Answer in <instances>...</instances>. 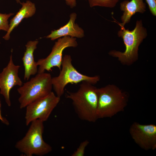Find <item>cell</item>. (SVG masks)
<instances>
[{"mask_svg": "<svg viewBox=\"0 0 156 156\" xmlns=\"http://www.w3.org/2000/svg\"><path fill=\"white\" fill-rule=\"evenodd\" d=\"M76 18V13H72L70 15V19L67 23L57 29L51 31V34L46 38H50L52 40L65 36L82 38L84 36V31L82 28L75 23Z\"/></svg>", "mask_w": 156, "mask_h": 156, "instance_id": "obj_11", "label": "cell"}, {"mask_svg": "<svg viewBox=\"0 0 156 156\" xmlns=\"http://www.w3.org/2000/svg\"><path fill=\"white\" fill-rule=\"evenodd\" d=\"M90 6H99L112 8L116 6L119 0H88Z\"/></svg>", "mask_w": 156, "mask_h": 156, "instance_id": "obj_15", "label": "cell"}, {"mask_svg": "<svg viewBox=\"0 0 156 156\" xmlns=\"http://www.w3.org/2000/svg\"><path fill=\"white\" fill-rule=\"evenodd\" d=\"M43 122L38 119L31 122L25 136L16 144L15 148L25 156H42L52 151L51 146L43 138Z\"/></svg>", "mask_w": 156, "mask_h": 156, "instance_id": "obj_4", "label": "cell"}, {"mask_svg": "<svg viewBox=\"0 0 156 156\" xmlns=\"http://www.w3.org/2000/svg\"><path fill=\"white\" fill-rule=\"evenodd\" d=\"M38 43L37 40L29 41L25 45L26 49L22 58L24 68V79L28 80L30 76L37 72L38 66L34 59V53Z\"/></svg>", "mask_w": 156, "mask_h": 156, "instance_id": "obj_13", "label": "cell"}, {"mask_svg": "<svg viewBox=\"0 0 156 156\" xmlns=\"http://www.w3.org/2000/svg\"><path fill=\"white\" fill-rule=\"evenodd\" d=\"M59 75L52 78L53 88L56 95L59 97L63 95L65 88L68 83L86 81L94 85L100 80L99 76H89L79 73L73 66L69 55H66L63 57Z\"/></svg>", "mask_w": 156, "mask_h": 156, "instance_id": "obj_6", "label": "cell"}, {"mask_svg": "<svg viewBox=\"0 0 156 156\" xmlns=\"http://www.w3.org/2000/svg\"><path fill=\"white\" fill-rule=\"evenodd\" d=\"M120 26V29L117 34L123 40L125 46V51L122 52L111 50L109 54L117 58L122 64L130 65L138 60L139 47L147 36V31L143 26L141 20L136 21L135 27L132 30L126 29L125 27Z\"/></svg>", "mask_w": 156, "mask_h": 156, "instance_id": "obj_2", "label": "cell"}, {"mask_svg": "<svg viewBox=\"0 0 156 156\" xmlns=\"http://www.w3.org/2000/svg\"><path fill=\"white\" fill-rule=\"evenodd\" d=\"M21 8L15 15L10 20L9 27L6 34L3 37L5 40H8L12 31L16 27L24 18H27L35 14L36 8L35 4L29 0L21 3Z\"/></svg>", "mask_w": 156, "mask_h": 156, "instance_id": "obj_14", "label": "cell"}, {"mask_svg": "<svg viewBox=\"0 0 156 156\" xmlns=\"http://www.w3.org/2000/svg\"><path fill=\"white\" fill-rule=\"evenodd\" d=\"M98 119L111 118L123 112L127 105L128 96L115 85L97 88Z\"/></svg>", "mask_w": 156, "mask_h": 156, "instance_id": "obj_3", "label": "cell"}, {"mask_svg": "<svg viewBox=\"0 0 156 156\" xmlns=\"http://www.w3.org/2000/svg\"><path fill=\"white\" fill-rule=\"evenodd\" d=\"M150 12L153 15L156 16V0H145Z\"/></svg>", "mask_w": 156, "mask_h": 156, "instance_id": "obj_18", "label": "cell"}, {"mask_svg": "<svg viewBox=\"0 0 156 156\" xmlns=\"http://www.w3.org/2000/svg\"><path fill=\"white\" fill-rule=\"evenodd\" d=\"M60 97L51 92L46 96L38 99L26 107L25 118L26 125L32 121H47L60 101Z\"/></svg>", "mask_w": 156, "mask_h": 156, "instance_id": "obj_7", "label": "cell"}, {"mask_svg": "<svg viewBox=\"0 0 156 156\" xmlns=\"http://www.w3.org/2000/svg\"><path fill=\"white\" fill-rule=\"evenodd\" d=\"M89 143L87 140L82 142L79 146L74 153L71 155L72 156H83L86 147Z\"/></svg>", "mask_w": 156, "mask_h": 156, "instance_id": "obj_17", "label": "cell"}, {"mask_svg": "<svg viewBox=\"0 0 156 156\" xmlns=\"http://www.w3.org/2000/svg\"><path fill=\"white\" fill-rule=\"evenodd\" d=\"M1 104L0 100V120L3 123L5 124L6 125H8L9 123L8 120H7L5 118L3 117L1 115Z\"/></svg>", "mask_w": 156, "mask_h": 156, "instance_id": "obj_20", "label": "cell"}, {"mask_svg": "<svg viewBox=\"0 0 156 156\" xmlns=\"http://www.w3.org/2000/svg\"><path fill=\"white\" fill-rule=\"evenodd\" d=\"M120 5V9L123 12L121 17L122 22L116 21L119 26L124 27L136 13H143L146 11V4L143 0H125L121 2Z\"/></svg>", "mask_w": 156, "mask_h": 156, "instance_id": "obj_12", "label": "cell"}, {"mask_svg": "<svg viewBox=\"0 0 156 156\" xmlns=\"http://www.w3.org/2000/svg\"><path fill=\"white\" fill-rule=\"evenodd\" d=\"M20 66L14 64L12 55L10 57L8 63L0 73V93L4 97L8 106L11 105L10 92L15 86H21L23 82L18 75V70Z\"/></svg>", "mask_w": 156, "mask_h": 156, "instance_id": "obj_10", "label": "cell"}, {"mask_svg": "<svg viewBox=\"0 0 156 156\" xmlns=\"http://www.w3.org/2000/svg\"><path fill=\"white\" fill-rule=\"evenodd\" d=\"M16 1V2L18 3H20L21 4V3L20 1V0H15Z\"/></svg>", "mask_w": 156, "mask_h": 156, "instance_id": "obj_21", "label": "cell"}, {"mask_svg": "<svg viewBox=\"0 0 156 156\" xmlns=\"http://www.w3.org/2000/svg\"><path fill=\"white\" fill-rule=\"evenodd\" d=\"M14 14L11 13L8 14L0 13V30L8 31L9 27L8 19Z\"/></svg>", "mask_w": 156, "mask_h": 156, "instance_id": "obj_16", "label": "cell"}, {"mask_svg": "<svg viewBox=\"0 0 156 156\" xmlns=\"http://www.w3.org/2000/svg\"><path fill=\"white\" fill-rule=\"evenodd\" d=\"M129 132L134 142L146 151L156 148V125L153 124H142L134 122L131 125Z\"/></svg>", "mask_w": 156, "mask_h": 156, "instance_id": "obj_9", "label": "cell"}, {"mask_svg": "<svg viewBox=\"0 0 156 156\" xmlns=\"http://www.w3.org/2000/svg\"><path fill=\"white\" fill-rule=\"evenodd\" d=\"M78 44L75 38L65 36L58 39L53 46L50 54L45 58L39 59L36 62L39 67L38 73L50 71L54 67L61 69L64 50L68 47H75Z\"/></svg>", "mask_w": 156, "mask_h": 156, "instance_id": "obj_8", "label": "cell"}, {"mask_svg": "<svg viewBox=\"0 0 156 156\" xmlns=\"http://www.w3.org/2000/svg\"><path fill=\"white\" fill-rule=\"evenodd\" d=\"M51 75L44 72L38 73L17 89L20 94L18 100L20 107L23 109L39 99L44 97L52 91Z\"/></svg>", "mask_w": 156, "mask_h": 156, "instance_id": "obj_5", "label": "cell"}, {"mask_svg": "<svg viewBox=\"0 0 156 156\" xmlns=\"http://www.w3.org/2000/svg\"><path fill=\"white\" fill-rule=\"evenodd\" d=\"M93 85L83 81L76 92L67 91L66 97L71 100L75 112L80 119L94 122L98 119V96L97 88Z\"/></svg>", "mask_w": 156, "mask_h": 156, "instance_id": "obj_1", "label": "cell"}, {"mask_svg": "<svg viewBox=\"0 0 156 156\" xmlns=\"http://www.w3.org/2000/svg\"><path fill=\"white\" fill-rule=\"evenodd\" d=\"M66 4L70 6V8H73L76 5V0H65Z\"/></svg>", "mask_w": 156, "mask_h": 156, "instance_id": "obj_19", "label": "cell"}]
</instances>
